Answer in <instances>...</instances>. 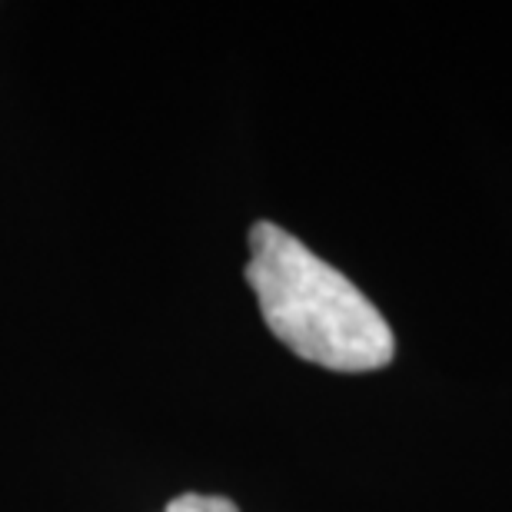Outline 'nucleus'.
<instances>
[{"label": "nucleus", "instance_id": "nucleus-1", "mask_svg": "<svg viewBox=\"0 0 512 512\" xmlns=\"http://www.w3.org/2000/svg\"><path fill=\"white\" fill-rule=\"evenodd\" d=\"M247 283L270 333L300 360L336 373H370L393 360L396 340L383 313L276 223L250 230Z\"/></svg>", "mask_w": 512, "mask_h": 512}, {"label": "nucleus", "instance_id": "nucleus-2", "mask_svg": "<svg viewBox=\"0 0 512 512\" xmlns=\"http://www.w3.org/2000/svg\"><path fill=\"white\" fill-rule=\"evenodd\" d=\"M163 512H240L230 499H220V496H197V493H187L180 499L163 509Z\"/></svg>", "mask_w": 512, "mask_h": 512}]
</instances>
